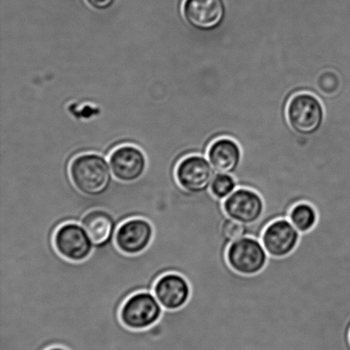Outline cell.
<instances>
[{
    "label": "cell",
    "instance_id": "52a82bcc",
    "mask_svg": "<svg viewBox=\"0 0 350 350\" xmlns=\"http://www.w3.org/2000/svg\"><path fill=\"white\" fill-rule=\"evenodd\" d=\"M300 232L288 218L271 222L260 236L267 255L274 259H282L293 253L299 245Z\"/></svg>",
    "mask_w": 350,
    "mask_h": 350
},
{
    "label": "cell",
    "instance_id": "5bb4252c",
    "mask_svg": "<svg viewBox=\"0 0 350 350\" xmlns=\"http://www.w3.org/2000/svg\"><path fill=\"white\" fill-rule=\"evenodd\" d=\"M80 224L90 236L95 245H103L115 238L118 226L114 217L107 211L94 209L81 218Z\"/></svg>",
    "mask_w": 350,
    "mask_h": 350
},
{
    "label": "cell",
    "instance_id": "ffe728a7",
    "mask_svg": "<svg viewBox=\"0 0 350 350\" xmlns=\"http://www.w3.org/2000/svg\"><path fill=\"white\" fill-rule=\"evenodd\" d=\"M349 338H350V336H349Z\"/></svg>",
    "mask_w": 350,
    "mask_h": 350
},
{
    "label": "cell",
    "instance_id": "ac0fdd59",
    "mask_svg": "<svg viewBox=\"0 0 350 350\" xmlns=\"http://www.w3.org/2000/svg\"><path fill=\"white\" fill-rule=\"evenodd\" d=\"M92 9L97 10H106L111 9L115 5L116 0H87Z\"/></svg>",
    "mask_w": 350,
    "mask_h": 350
},
{
    "label": "cell",
    "instance_id": "6da1fadb",
    "mask_svg": "<svg viewBox=\"0 0 350 350\" xmlns=\"http://www.w3.org/2000/svg\"><path fill=\"white\" fill-rule=\"evenodd\" d=\"M68 174L75 188L87 197L105 193L114 178L108 161L97 153L75 157L68 164Z\"/></svg>",
    "mask_w": 350,
    "mask_h": 350
},
{
    "label": "cell",
    "instance_id": "9c48e42d",
    "mask_svg": "<svg viewBox=\"0 0 350 350\" xmlns=\"http://www.w3.org/2000/svg\"><path fill=\"white\" fill-rule=\"evenodd\" d=\"M153 238L152 223L145 218H133L118 226L115 243L120 251L125 255H137L149 248Z\"/></svg>",
    "mask_w": 350,
    "mask_h": 350
},
{
    "label": "cell",
    "instance_id": "2e32d148",
    "mask_svg": "<svg viewBox=\"0 0 350 350\" xmlns=\"http://www.w3.org/2000/svg\"><path fill=\"white\" fill-rule=\"evenodd\" d=\"M238 188V182L233 175L217 173L213 178L209 192L215 199L223 201Z\"/></svg>",
    "mask_w": 350,
    "mask_h": 350
},
{
    "label": "cell",
    "instance_id": "7a4b0ae2",
    "mask_svg": "<svg viewBox=\"0 0 350 350\" xmlns=\"http://www.w3.org/2000/svg\"><path fill=\"white\" fill-rule=\"evenodd\" d=\"M164 308L150 291L133 294L122 303L120 320L133 331L146 330L160 321Z\"/></svg>",
    "mask_w": 350,
    "mask_h": 350
},
{
    "label": "cell",
    "instance_id": "5b68a950",
    "mask_svg": "<svg viewBox=\"0 0 350 350\" xmlns=\"http://www.w3.org/2000/svg\"><path fill=\"white\" fill-rule=\"evenodd\" d=\"M53 245L63 258L82 262L91 256L95 245L80 223L68 222L59 226L53 236Z\"/></svg>",
    "mask_w": 350,
    "mask_h": 350
},
{
    "label": "cell",
    "instance_id": "9a60e30c",
    "mask_svg": "<svg viewBox=\"0 0 350 350\" xmlns=\"http://www.w3.org/2000/svg\"><path fill=\"white\" fill-rule=\"evenodd\" d=\"M288 219L301 235L307 234L317 225L318 212L313 205L300 202L291 209Z\"/></svg>",
    "mask_w": 350,
    "mask_h": 350
},
{
    "label": "cell",
    "instance_id": "ba28073f",
    "mask_svg": "<svg viewBox=\"0 0 350 350\" xmlns=\"http://www.w3.org/2000/svg\"><path fill=\"white\" fill-rule=\"evenodd\" d=\"M215 170L204 157L190 155L178 161L175 177L184 190L202 194L209 190Z\"/></svg>",
    "mask_w": 350,
    "mask_h": 350
},
{
    "label": "cell",
    "instance_id": "8992f818",
    "mask_svg": "<svg viewBox=\"0 0 350 350\" xmlns=\"http://www.w3.org/2000/svg\"><path fill=\"white\" fill-rule=\"evenodd\" d=\"M223 209L228 218L247 226H252L262 218L265 202L258 192L239 187L223 201Z\"/></svg>",
    "mask_w": 350,
    "mask_h": 350
},
{
    "label": "cell",
    "instance_id": "e0dca14e",
    "mask_svg": "<svg viewBox=\"0 0 350 350\" xmlns=\"http://www.w3.org/2000/svg\"><path fill=\"white\" fill-rule=\"evenodd\" d=\"M223 238L230 243L248 236V226L226 217L221 227Z\"/></svg>",
    "mask_w": 350,
    "mask_h": 350
},
{
    "label": "cell",
    "instance_id": "3957f363",
    "mask_svg": "<svg viewBox=\"0 0 350 350\" xmlns=\"http://www.w3.org/2000/svg\"><path fill=\"white\" fill-rule=\"evenodd\" d=\"M269 259L262 242L250 236L230 243L226 249L229 266L243 276H254L262 272Z\"/></svg>",
    "mask_w": 350,
    "mask_h": 350
},
{
    "label": "cell",
    "instance_id": "7c38bea8",
    "mask_svg": "<svg viewBox=\"0 0 350 350\" xmlns=\"http://www.w3.org/2000/svg\"><path fill=\"white\" fill-rule=\"evenodd\" d=\"M153 294L165 310L176 311L187 304L191 296L188 280L178 273H166L154 286Z\"/></svg>",
    "mask_w": 350,
    "mask_h": 350
},
{
    "label": "cell",
    "instance_id": "277c9868",
    "mask_svg": "<svg viewBox=\"0 0 350 350\" xmlns=\"http://www.w3.org/2000/svg\"><path fill=\"white\" fill-rule=\"evenodd\" d=\"M286 118L291 128L301 136H312L321 128L324 109L315 96L301 92L288 103Z\"/></svg>",
    "mask_w": 350,
    "mask_h": 350
},
{
    "label": "cell",
    "instance_id": "d6986e66",
    "mask_svg": "<svg viewBox=\"0 0 350 350\" xmlns=\"http://www.w3.org/2000/svg\"><path fill=\"white\" fill-rule=\"evenodd\" d=\"M46 350H68L66 348L61 347V346H53V347H51L47 349Z\"/></svg>",
    "mask_w": 350,
    "mask_h": 350
},
{
    "label": "cell",
    "instance_id": "30bf717a",
    "mask_svg": "<svg viewBox=\"0 0 350 350\" xmlns=\"http://www.w3.org/2000/svg\"><path fill=\"white\" fill-rule=\"evenodd\" d=\"M109 163L113 177L122 183L139 180L148 167L146 154L138 147L131 145L121 146L113 151Z\"/></svg>",
    "mask_w": 350,
    "mask_h": 350
},
{
    "label": "cell",
    "instance_id": "8fae6325",
    "mask_svg": "<svg viewBox=\"0 0 350 350\" xmlns=\"http://www.w3.org/2000/svg\"><path fill=\"white\" fill-rule=\"evenodd\" d=\"M183 16L196 29L214 30L225 19V3L223 0H185Z\"/></svg>",
    "mask_w": 350,
    "mask_h": 350
},
{
    "label": "cell",
    "instance_id": "4fadbf2b",
    "mask_svg": "<svg viewBox=\"0 0 350 350\" xmlns=\"http://www.w3.org/2000/svg\"><path fill=\"white\" fill-rule=\"evenodd\" d=\"M208 159L216 173L234 175L241 166V149L232 139H218L208 147Z\"/></svg>",
    "mask_w": 350,
    "mask_h": 350
}]
</instances>
